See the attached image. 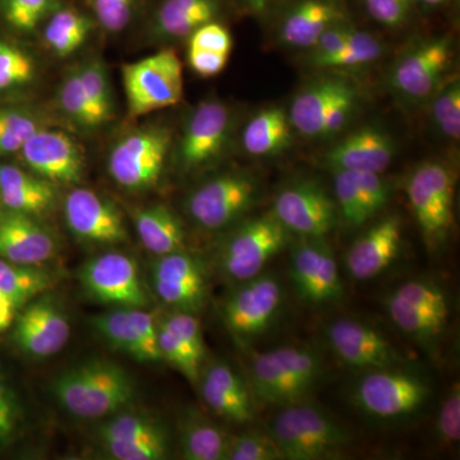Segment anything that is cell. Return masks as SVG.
Masks as SVG:
<instances>
[{
  "instance_id": "30",
  "label": "cell",
  "mask_w": 460,
  "mask_h": 460,
  "mask_svg": "<svg viewBox=\"0 0 460 460\" xmlns=\"http://www.w3.org/2000/svg\"><path fill=\"white\" fill-rule=\"evenodd\" d=\"M220 0H164L157 9L155 30L165 39L190 38L220 13Z\"/></svg>"
},
{
  "instance_id": "8",
  "label": "cell",
  "mask_w": 460,
  "mask_h": 460,
  "mask_svg": "<svg viewBox=\"0 0 460 460\" xmlns=\"http://www.w3.org/2000/svg\"><path fill=\"white\" fill-rule=\"evenodd\" d=\"M99 443L115 460H160L169 454V438L162 423L144 411L127 408L107 417L99 428Z\"/></svg>"
},
{
  "instance_id": "58",
  "label": "cell",
  "mask_w": 460,
  "mask_h": 460,
  "mask_svg": "<svg viewBox=\"0 0 460 460\" xmlns=\"http://www.w3.org/2000/svg\"><path fill=\"white\" fill-rule=\"evenodd\" d=\"M17 305L0 290V332L7 330L16 319Z\"/></svg>"
},
{
  "instance_id": "23",
  "label": "cell",
  "mask_w": 460,
  "mask_h": 460,
  "mask_svg": "<svg viewBox=\"0 0 460 460\" xmlns=\"http://www.w3.org/2000/svg\"><path fill=\"white\" fill-rule=\"evenodd\" d=\"M402 222L387 217L357 239L347 253V269L357 280H368L386 270L402 248Z\"/></svg>"
},
{
  "instance_id": "1",
  "label": "cell",
  "mask_w": 460,
  "mask_h": 460,
  "mask_svg": "<svg viewBox=\"0 0 460 460\" xmlns=\"http://www.w3.org/2000/svg\"><path fill=\"white\" fill-rule=\"evenodd\" d=\"M53 394L72 416L107 419L128 408L135 398L129 375L113 362L93 359L75 366L54 380Z\"/></svg>"
},
{
  "instance_id": "2",
  "label": "cell",
  "mask_w": 460,
  "mask_h": 460,
  "mask_svg": "<svg viewBox=\"0 0 460 460\" xmlns=\"http://www.w3.org/2000/svg\"><path fill=\"white\" fill-rule=\"evenodd\" d=\"M283 459L332 458L349 443V435L319 408L302 402L284 405L269 425Z\"/></svg>"
},
{
  "instance_id": "43",
  "label": "cell",
  "mask_w": 460,
  "mask_h": 460,
  "mask_svg": "<svg viewBox=\"0 0 460 460\" xmlns=\"http://www.w3.org/2000/svg\"><path fill=\"white\" fill-rule=\"evenodd\" d=\"M58 8V0H2L3 16L21 32H32Z\"/></svg>"
},
{
  "instance_id": "13",
  "label": "cell",
  "mask_w": 460,
  "mask_h": 460,
  "mask_svg": "<svg viewBox=\"0 0 460 460\" xmlns=\"http://www.w3.org/2000/svg\"><path fill=\"white\" fill-rule=\"evenodd\" d=\"M452 58L453 41L447 36L420 42L395 63L390 84L402 99L422 102L438 90Z\"/></svg>"
},
{
  "instance_id": "53",
  "label": "cell",
  "mask_w": 460,
  "mask_h": 460,
  "mask_svg": "<svg viewBox=\"0 0 460 460\" xmlns=\"http://www.w3.org/2000/svg\"><path fill=\"white\" fill-rule=\"evenodd\" d=\"M133 325L140 338L144 349L145 362H157L163 359L157 341V323L153 314L145 313L142 308H128Z\"/></svg>"
},
{
  "instance_id": "39",
  "label": "cell",
  "mask_w": 460,
  "mask_h": 460,
  "mask_svg": "<svg viewBox=\"0 0 460 460\" xmlns=\"http://www.w3.org/2000/svg\"><path fill=\"white\" fill-rule=\"evenodd\" d=\"M60 108L72 120L84 128H96L102 126L95 108L91 104L89 96L83 81H81L78 69H75L66 75V80L60 84L59 93H58Z\"/></svg>"
},
{
  "instance_id": "52",
  "label": "cell",
  "mask_w": 460,
  "mask_h": 460,
  "mask_svg": "<svg viewBox=\"0 0 460 460\" xmlns=\"http://www.w3.org/2000/svg\"><path fill=\"white\" fill-rule=\"evenodd\" d=\"M189 49L213 51V53L226 54L232 51L233 41L226 27L217 21L199 27L189 38Z\"/></svg>"
},
{
  "instance_id": "7",
  "label": "cell",
  "mask_w": 460,
  "mask_h": 460,
  "mask_svg": "<svg viewBox=\"0 0 460 460\" xmlns=\"http://www.w3.org/2000/svg\"><path fill=\"white\" fill-rule=\"evenodd\" d=\"M288 233L272 213L243 224L224 244L223 271L234 280L252 279L286 247Z\"/></svg>"
},
{
  "instance_id": "18",
  "label": "cell",
  "mask_w": 460,
  "mask_h": 460,
  "mask_svg": "<svg viewBox=\"0 0 460 460\" xmlns=\"http://www.w3.org/2000/svg\"><path fill=\"white\" fill-rule=\"evenodd\" d=\"M30 171L51 183L74 184L83 177L81 148L65 132L41 128L20 151Z\"/></svg>"
},
{
  "instance_id": "55",
  "label": "cell",
  "mask_w": 460,
  "mask_h": 460,
  "mask_svg": "<svg viewBox=\"0 0 460 460\" xmlns=\"http://www.w3.org/2000/svg\"><path fill=\"white\" fill-rule=\"evenodd\" d=\"M357 91L353 86L345 91L343 95L339 96L337 102L330 108L328 115H326L325 122H323V137L335 135L341 132L347 126L353 109L357 105Z\"/></svg>"
},
{
  "instance_id": "25",
  "label": "cell",
  "mask_w": 460,
  "mask_h": 460,
  "mask_svg": "<svg viewBox=\"0 0 460 460\" xmlns=\"http://www.w3.org/2000/svg\"><path fill=\"white\" fill-rule=\"evenodd\" d=\"M395 145L376 128H363L330 148L323 156L332 171L383 172L394 159Z\"/></svg>"
},
{
  "instance_id": "32",
  "label": "cell",
  "mask_w": 460,
  "mask_h": 460,
  "mask_svg": "<svg viewBox=\"0 0 460 460\" xmlns=\"http://www.w3.org/2000/svg\"><path fill=\"white\" fill-rule=\"evenodd\" d=\"M136 229L142 244L157 256L178 252L184 248L183 226L171 208L154 205L135 215Z\"/></svg>"
},
{
  "instance_id": "6",
  "label": "cell",
  "mask_w": 460,
  "mask_h": 460,
  "mask_svg": "<svg viewBox=\"0 0 460 460\" xmlns=\"http://www.w3.org/2000/svg\"><path fill=\"white\" fill-rule=\"evenodd\" d=\"M407 193L423 237L429 246L438 247L453 226V172L441 163H423L411 172Z\"/></svg>"
},
{
  "instance_id": "48",
  "label": "cell",
  "mask_w": 460,
  "mask_h": 460,
  "mask_svg": "<svg viewBox=\"0 0 460 460\" xmlns=\"http://www.w3.org/2000/svg\"><path fill=\"white\" fill-rule=\"evenodd\" d=\"M395 295L404 301L447 317L449 314V302L441 288L429 281L411 280L395 290Z\"/></svg>"
},
{
  "instance_id": "56",
  "label": "cell",
  "mask_w": 460,
  "mask_h": 460,
  "mask_svg": "<svg viewBox=\"0 0 460 460\" xmlns=\"http://www.w3.org/2000/svg\"><path fill=\"white\" fill-rule=\"evenodd\" d=\"M353 27V25L348 22L347 18L328 27L325 31L321 33L317 41L314 42L311 59L313 58L330 56V54H334L343 49L345 45H347L348 38H349Z\"/></svg>"
},
{
  "instance_id": "3",
  "label": "cell",
  "mask_w": 460,
  "mask_h": 460,
  "mask_svg": "<svg viewBox=\"0 0 460 460\" xmlns=\"http://www.w3.org/2000/svg\"><path fill=\"white\" fill-rule=\"evenodd\" d=\"M319 375L316 354L299 347H281L257 354L251 371L256 398L281 407L304 401Z\"/></svg>"
},
{
  "instance_id": "4",
  "label": "cell",
  "mask_w": 460,
  "mask_h": 460,
  "mask_svg": "<svg viewBox=\"0 0 460 460\" xmlns=\"http://www.w3.org/2000/svg\"><path fill=\"white\" fill-rule=\"evenodd\" d=\"M122 77L131 118L172 107L183 98V66L172 48L124 65Z\"/></svg>"
},
{
  "instance_id": "22",
  "label": "cell",
  "mask_w": 460,
  "mask_h": 460,
  "mask_svg": "<svg viewBox=\"0 0 460 460\" xmlns=\"http://www.w3.org/2000/svg\"><path fill=\"white\" fill-rule=\"evenodd\" d=\"M153 284L163 302L184 313L199 310L204 305V272L199 262L183 251L159 256L153 269Z\"/></svg>"
},
{
  "instance_id": "31",
  "label": "cell",
  "mask_w": 460,
  "mask_h": 460,
  "mask_svg": "<svg viewBox=\"0 0 460 460\" xmlns=\"http://www.w3.org/2000/svg\"><path fill=\"white\" fill-rule=\"evenodd\" d=\"M292 142V124L286 111L268 108L257 113L244 128L242 144L253 156H272L283 153Z\"/></svg>"
},
{
  "instance_id": "33",
  "label": "cell",
  "mask_w": 460,
  "mask_h": 460,
  "mask_svg": "<svg viewBox=\"0 0 460 460\" xmlns=\"http://www.w3.org/2000/svg\"><path fill=\"white\" fill-rule=\"evenodd\" d=\"M230 436L198 411H187L181 422V456L189 460L226 459Z\"/></svg>"
},
{
  "instance_id": "20",
  "label": "cell",
  "mask_w": 460,
  "mask_h": 460,
  "mask_svg": "<svg viewBox=\"0 0 460 460\" xmlns=\"http://www.w3.org/2000/svg\"><path fill=\"white\" fill-rule=\"evenodd\" d=\"M69 335L71 326L62 308L49 296H41L17 317L13 338L22 352L47 358L66 347Z\"/></svg>"
},
{
  "instance_id": "17",
  "label": "cell",
  "mask_w": 460,
  "mask_h": 460,
  "mask_svg": "<svg viewBox=\"0 0 460 460\" xmlns=\"http://www.w3.org/2000/svg\"><path fill=\"white\" fill-rule=\"evenodd\" d=\"M65 217L75 237L91 243L113 246L128 239L118 208L93 190H72L66 199Z\"/></svg>"
},
{
  "instance_id": "44",
  "label": "cell",
  "mask_w": 460,
  "mask_h": 460,
  "mask_svg": "<svg viewBox=\"0 0 460 460\" xmlns=\"http://www.w3.org/2000/svg\"><path fill=\"white\" fill-rule=\"evenodd\" d=\"M431 117L445 137L458 140L460 136V84L458 80L436 91Z\"/></svg>"
},
{
  "instance_id": "10",
  "label": "cell",
  "mask_w": 460,
  "mask_h": 460,
  "mask_svg": "<svg viewBox=\"0 0 460 460\" xmlns=\"http://www.w3.org/2000/svg\"><path fill=\"white\" fill-rule=\"evenodd\" d=\"M429 395V387L422 378L392 367L365 375L354 396L366 413L378 419H398L420 410Z\"/></svg>"
},
{
  "instance_id": "46",
  "label": "cell",
  "mask_w": 460,
  "mask_h": 460,
  "mask_svg": "<svg viewBox=\"0 0 460 460\" xmlns=\"http://www.w3.org/2000/svg\"><path fill=\"white\" fill-rule=\"evenodd\" d=\"M226 459L277 460L283 459V456L270 435L248 432V434L229 438Z\"/></svg>"
},
{
  "instance_id": "49",
  "label": "cell",
  "mask_w": 460,
  "mask_h": 460,
  "mask_svg": "<svg viewBox=\"0 0 460 460\" xmlns=\"http://www.w3.org/2000/svg\"><path fill=\"white\" fill-rule=\"evenodd\" d=\"M162 323L189 348L195 358L202 363L205 357V344L199 321L193 314L181 311V313L171 314Z\"/></svg>"
},
{
  "instance_id": "50",
  "label": "cell",
  "mask_w": 460,
  "mask_h": 460,
  "mask_svg": "<svg viewBox=\"0 0 460 460\" xmlns=\"http://www.w3.org/2000/svg\"><path fill=\"white\" fill-rule=\"evenodd\" d=\"M366 11L380 25L396 29L408 22L416 0H363Z\"/></svg>"
},
{
  "instance_id": "37",
  "label": "cell",
  "mask_w": 460,
  "mask_h": 460,
  "mask_svg": "<svg viewBox=\"0 0 460 460\" xmlns=\"http://www.w3.org/2000/svg\"><path fill=\"white\" fill-rule=\"evenodd\" d=\"M381 54L383 47L375 36L353 27L343 49L330 56L313 58L311 65L319 68H353L375 62Z\"/></svg>"
},
{
  "instance_id": "5",
  "label": "cell",
  "mask_w": 460,
  "mask_h": 460,
  "mask_svg": "<svg viewBox=\"0 0 460 460\" xmlns=\"http://www.w3.org/2000/svg\"><path fill=\"white\" fill-rule=\"evenodd\" d=\"M171 145L165 127H146L126 136L109 155L111 178L126 190L151 189L162 177Z\"/></svg>"
},
{
  "instance_id": "27",
  "label": "cell",
  "mask_w": 460,
  "mask_h": 460,
  "mask_svg": "<svg viewBox=\"0 0 460 460\" xmlns=\"http://www.w3.org/2000/svg\"><path fill=\"white\" fill-rule=\"evenodd\" d=\"M345 20L341 0H296L280 22L281 41L290 48H313L321 33Z\"/></svg>"
},
{
  "instance_id": "28",
  "label": "cell",
  "mask_w": 460,
  "mask_h": 460,
  "mask_svg": "<svg viewBox=\"0 0 460 460\" xmlns=\"http://www.w3.org/2000/svg\"><path fill=\"white\" fill-rule=\"evenodd\" d=\"M57 201L54 183L11 164H0V202L7 210L38 217Z\"/></svg>"
},
{
  "instance_id": "42",
  "label": "cell",
  "mask_w": 460,
  "mask_h": 460,
  "mask_svg": "<svg viewBox=\"0 0 460 460\" xmlns=\"http://www.w3.org/2000/svg\"><path fill=\"white\" fill-rule=\"evenodd\" d=\"M35 77L32 58L20 48L0 40V91L26 86Z\"/></svg>"
},
{
  "instance_id": "29",
  "label": "cell",
  "mask_w": 460,
  "mask_h": 460,
  "mask_svg": "<svg viewBox=\"0 0 460 460\" xmlns=\"http://www.w3.org/2000/svg\"><path fill=\"white\" fill-rule=\"evenodd\" d=\"M352 84L339 78H325L305 87L293 100L290 124L305 137H323V122L330 108Z\"/></svg>"
},
{
  "instance_id": "35",
  "label": "cell",
  "mask_w": 460,
  "mask_h": 460,
  "mask_svg": "<svg viewBox=\"0 0 460 460\" xmlns=\"http://www.w3.org/2000/svg\"><path fill=\"white\" fill-rule=\"evenodd\" d=\"M93 22L80 12L58 8L50 14L44 38L58 57H68L80 49L90 36Z\"/></svg>"
},
{
  "instance_id": "11",
  "label": "cell",
  "mask_w": 460,
  "mask_h": 460,
  "mask_svg": "<svg viewBox=\"0 0 460 460\" xmlns=\"http://www.w3.org/2000/svg\"><path fill=\"white\" fill-rule=\"evenodd\" d=\"M80 279L86 292L102 304L126 308H144L148 305L137 263L124 253L93 257L84 266Z\"/></svg>"
},
{
  "instance_id": "38",
  "label": "cell",
  "mask_w": 460,
  "mask_h": 460,
  "mask_svg": "<svg viewBox=\"0 0 460 460\" xmlns=\"http://www.w3.org/2000/svg\"><path fill=\"white\" fill-rule=\"evenodd\" d=\"M93 325L109 344L129 354L133 358L145 362L144 349L129 316L128 308L119 307L93 317Z\"/></svg>"
},
{
  "instance_id": "41",
  "label": "cell",
  "mask_w": 460,
  "mask_h": 460,
  "mask_svg": "<svg viewBox=\"0 0 460 460\" xmlns=\"http://www.w3.org/2000/svg\"><path fill=\"white\" fill-rule=\"evenodd\" d=\"M84 90L89 96L91 104L95 108L102 124L111 119L114 113L113 93L104 66L93 59L78 69Z\"/></svg>"
},
{
  "instance_id": "51",
  "label": "cell",
  "mask_w": 460,
  "mask_h": 460,
  "mask_svg": "<svg viewBox=\"0 0 460 460\" xmlns=\"http://www.w3.org/2000/svg\"><path fill=\"white\" fill-rule=\"evenodd\" d=\"M135 0H91L100 25L111 32H119L128 26Z\"/></svg>"
},
{
  "instance_id": "26",
  "label": "cell",
  "mask_w": 460,
  "mask_h": 460,
  "mask_svg": "<svg viewBox=\"0 0 460 460\" xmlns=\"http://www.w3.org/2000/svg\"><path fill=\"white\" fill-rule=\"evenodd\" d=\"M201 393L208 408L223 419L246 423L255 416L250 389L226 363H214L206 370Z\"/></svg>"
},
{
  "instance_id": "36",
  "label": "cell",
  "mask_w": 460,
  "mask_h": 460,
  "mask_svg": "<svg viewBox=\"0 0 460 460\" xmlns=\"http://www.w3.org/2000/svg\"><path fill=\"white\" fill-rule=\"evenodd\" d=\"M385 305L393 323L405 334L417 341H434L447 325V317L417 307L396 296L394 292L387 296Z\"/></svg>"
},
{
  "instance_id": "57",
  "label": "cell",
  "mask_w": 460,
  "mask_h": 460,
  "mask_svg": "<svg viewBox=\"0 0 460 460\" xmlns=\"http://www.w3.org/2000/svg\"><path fill=\"white\" fill-rule=\"evenodd\" d=\"M229 56L199 49H189L190 68L202 77H213L226 68Z\"/></svg>"
},
{
  "instance_id": "14",
  "label": "cell",
  "mask_w": 460,
  "mask_h": 460,
  "mask_svg": "<svg viewBox=\"0 0 460 460\" xmlns=\"http://www.w3.org/2000/svg\"><path fill=\"white\" fill-rule=\"evenodd\" d=\"M283 304V288L272 275L244 281L224 305V317L239 338H253L270 328Z\"/></svg>"
},
{
  "instance_id": "24",
  "label": "cell",
  "mask_w": 460,
  "mask_h": 460,
  "mask_svg": "<svg viewBox=\"0 0 460 460\" xmlns=\"http://www.w3.org/2000/svg\"><path fill=\"white\" fill-rule=\"evenodd\" d=\"M335 199L345 223L361 226L380 213L390 199V187L378 172L335 171Z\"/></svg>"
},
{
  "instance_id": "21",
  "label": "cell",
  "mask_w": 460,
  "mask_h": 460,
  "mask_svg": "<svg viewBox=\"0 0 460 460\" xmlns=\"http://www.w3.org/2000/svg\"><path fill=\"white\" fill-rule=\"evenodd\" d=\"M57 239L31 215L0 211V259L20 265H40L53 259Z\"/></svg>"
},
{
  "instance_id": "9",
  "label": "cell",
  "mask_w": 460,
  "mask_h": 460,
  "mask_svg": "<svg viewBox=\"0 0 460 460\" xmlns=\"http://www.w3.org/2000/svg\"><path fill=\"white\" fill-rule=\"evenodd\" d=\"M256 181L243 172H226L193 190L187 211L193 222L208 230L222 229L246 213L255 202Z\"/></svg>"
},
{
  "instance_id": "15",
  "label": "cell",
  "mask_w": 460,
  "mask_h": 460,
  "mask_svg": "<svg viewBox=\"0 0 460 460\" xmlns=\"http://www.w3.org/2000/svg\"><path fill=\"white\" fill-rule=\"evenodd\" d=\"M290 275L296 293L308 304H329L343 295L337 261L323 239L304 238L293 247Z\"/></svg>"
},
{
  "instance_id": "12",
  "label": "cell",
  "mask_w": 460,
  "mask_h": 460,
  "mask_svg": "<svg viewBox=\"0 0 460 460\" xmlns=\"http://www.w3.org/2000/svg\"><path fill=\"white\" fill-rule=\"evenodd\" d=\"M272 215L288 232L323 239L337 223V204L319 184L304 181L280 190Z\"/></svg>"
},
{
  "instance_id": "40",
  "label": "cell",
  "mask_w": 460,
  "mask_h": 460,
  "mask_svg": "<svg viewBox=\"0 0 460 460\" xmlns=\"http://www.w3.org/2000/svg\"><path fill=\"white\" fill-rule=\"evenodd\" d=\"M41 128L32 114L20 109L0 108V155L18 153Z\"/></svg>"
},
{
  "instance_id": "54",
  "label": "cell",
  "mask_w": 460,
  "mask_h": 460,
  "mask_svg": "<svg viewBox=\"0 0 460 460\" xmlns=\"http://www.w3.org/2000/svg\"><path fill=\"white\" fill-rule=\"evenodd\" d=\"M438 431L445 443H458L460 438V390L454 385L447 401L441 405L438 419Z\"/></svg>"
},
{
  "instance_id": "47",
  "label": "cell",
  "mask_w": 460,
  "mask_h": 460,
  "mask_svg": "<svg viewBox=\"0 0 460 460\" xmlns=\"http://www.w3.org/2000/svg\"><path fill=\"white\" fill-rule=\"evenodd\" d=\"M157 341L163 358L171 362L192 383H196L199 380L201 363L163 323H157Z\"/></svg>"
},
{
  "instance_id": "19",
  "label": "cell",
  "mask_w": 460,
  "mask_h": 460,
  "mask_svg": "<svg viewBox=\"0 0 460 460\" xmlns=\"http://www.w3.org/2000/svg\"><path fill=\"white\" fill-rule=\"evenodd\" d=\"M330 347L354 368H392L401 359L398 350L378 330L356 320L335 321L326 330Z\"/></svg>"
},
{
  "instance_id": "45",
  "label": "cell",
  "mask_w": 460,
  "mask_h": 460,
  "mask_svg": "<svg viewBox=\"0 0 460 460\" xmlns=\"http://www.w3.org/2000/svg\"><path fill=\"white\" fill-rule=\"evenodd\" d=\"M23 423V411L16 390L0 372V452L14 443Z\"/></svg>"
},
{
  "instance_id": "59",
  "label": "cell",
  "mask_w": 460,
  "mask_h": 460,
  "mask_svg": "<svg viewBox=\"0 0 460 460\" xmlns=\"http://www.w3.org/2000/svg\"><path fill=\"white\" fill-rule=\"evenodd\" d=\"M251 11L262 14L274 4L277 0H242Z\"/></svg>"
},
{
  "instance_id": "60",
  "label": "cell",
  "mask_w": 460,
  "mask_h": 460,
  "mask_svg": "<svg viewBox=\"0 0 460 460\" xmlns=\"http://www.w3.org/2000/svg\"><path fill=\"white\" fill-rule=\"evenodd\" d=\"M416 2L422 3V4L429 5V7H438V5L447 3V0H416Z\"/></svg>"
},
{
  "instance_id": "34",
  "label": "cell",
  "mask_w": 460,
  "mask_h": 460,
  "mask_svg": "<svg viewBox=\"0 0 460 460\" xmlns=\"http://www.w3.org/2000/svg\"><path fill=\"white\" fill-rule=\"evenodd\" d=\"M56 278L38 265H20L0 259V290L20 308L49 290Z\"/></svg>"
},
{
  "instance_id": "16",
  "label": "cell",
  "mask_w": 460,
  "mask_h": 460,
  "mask_svg": "<svg viewBox=\"0 0 460 460\" xmlns=\"http://www.w3.org/2000/svg\"><path fill=\"white\" fill-rule=\"evenodd\" d=\"M232 114L223 102L208 100L190 113L180 144L184 171L201 168L217 159L228 142Z\"/></svg>"
}]
</instances>
